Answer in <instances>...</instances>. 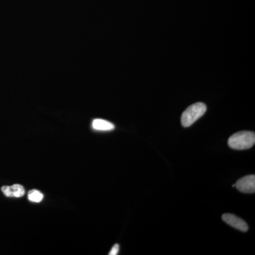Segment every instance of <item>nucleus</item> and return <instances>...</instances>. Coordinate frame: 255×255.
<instances>
[{
    "label": "nucleus",
    "mask_w": 255,
    "mask_h": 255,
    "mask_svg": "<svg viewBox=\"0 0 255 255\" xmlns=\"http://www.w3.org/2000/svg\"><path fill=\"white\" fill-rule=\"evenodd\" d=\"M255 143L254 132L241 131L233 134L228 139V145L234 150H248Z\"/></svg>",
    "instance_id": "f257e3e1"
},
{
    "label": "nucleus",
    "mask_w": 255,
    "mask_h": 255,
    "mask_svg": "<svg viewBox=\"0 0 255 255\" xmlns=\"http://www.w3.org/2000/svg\"><path fill=\"white\" fill-rule=\"evenodd\" d=\"M206 106L204 103L198 102L188 107L183 112L181 117L182 127L187 128L195 123L198 119H200L206 112Z\"/></svg>",
    "instance_id": "f03ea898"
},
{
    "label": "nucleus",
    "mask_w": 255,
    "mask_h": 255,
    "mask_svg": "<svg viewBox=\"0 0 255 255\" xmlns=\"http://www.w3.org/2000/svg\"><path fill=\"white\" fill-rule=\"evenodd\" d=\"M238 190L246 194H254L255 192V176L248 175L239 179L236 184Z\"/></svg>",
    "instance_id": "7ed1b4c3"
},
{
    "label": "nucleus",
    "mask_w": 255,
    "mask_h": 255,
    "mask_svg": "<svg viewBox=\"0 0 255 255\" xmlns=\"http://www.w3.org/2000/svg\"><path fill=\"white\" fill-rule=\"evenodd\" d=\"M222 219L224 222L228 223L232 227L243 231V232H247L248 231V226L246 221L243 219H240L235 215L231 214H225L222 216Z\"/></svg>",
    "instance_id": "20e7f679"
},
{
    "label": "nucleus",
    "mask_w": 255,
    "mask_h": 255,
    "mask_svg": "<svg viewBox=\"0 0 255 255\" xmlns=\"http://www.w3.org/2000/svg\"><path fill=\"white\" fill-rule=\"evenodd\" d=\"M1 190L6 197H22L25 194L24 188L18 184L12 186H3Z\"/></svg>",
    "instance_id": "39448f33"
},
{
    "label": "nucleus",
    "mask_w": 255,
    "mask_h": 255,
    "mask_svg": "<svg viewBox=\"0 0 255 255\" xmlns=\"http://www.w3.org/2000/svg\"><path fill=\"white\" fill-rule=\"evenodd\" d=\"M92 127L97 130L101 131H110L114 130V125L108 121L103 120V119H95L92 122Z\"/></svg>",
    "instance_id": "423d86ee"
},
{
    "label": "nucleus",
    "mask_w": 255,
    "mask_h": 255,
    "mask_svg": "<svg viewBox=\"0 0 255 255\" xmlns=\"http://www.w3.org/2000/svg\"><path fill=\"white\" fill-rule=\"evenodd\" d=\"M28 199L32 202L39 203L43 200V195L39 191L32 189V190L28 191Z\"/></svg>",
    "instance_id": "0eeeda50"
},
{
    "label": "nucleus",
    "mask_w": 255,
    "mask_h": 255,
    "mask_svg": "<svg viewBox=\"0 0 255 255\" xmlns=\"http://www.w3.org/2000/svg\"><path fill=\"white\" fill-rule=\"evenodd\" d=\"M119 252V246L118 244L114 245L112 249L111 250L110 255H118Z\"/></svg>",
    "instance_id": "6e6552de"
}]
</instances>
